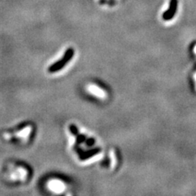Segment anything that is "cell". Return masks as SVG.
Wrapping results in <instances>:
<instances>
[{
	"label": "cell",
	"instance_id": "6da1fadb",
	"mask_svg": "<svg viewBox=\"0 0 196 196\" xmlns=\"http://www.w3.org/2000/svg\"><path fill=\"white\" fill-rule=\"evenodd\" d=\"M74 49L73 48H69L66 52V53L63 56V57L61 58V60L58 61L57 62H56L55 64H53L52 66L49 67L48 71L50 73H54V72H56L61 69L63 68L66 65L69 61H70V59L73 57L74 56Z\"/></svg>",
	"mask_w": 196,
	"mask_h": 196
},
{
	"label": "cell",
	"instance_id": "5b68a950",
	"mask_svg": "<svg viewBox=\"0 0 196 196\" xmlns=\"http://www.w3.org/2000/svg\"><path fill=\"white\" fill-rule=\"evenodd\" d=\"M52 187L56 191H62V189L64 188V186L62 184H59L58 182H56V183H52Z\"/></svg>",
	"mask_w": 196,
	"mask_h": 196
},
{
	"label": "cell",
	"instance_id": "3957f363",
	"mask_svg": "<svg viewBox=\"0 0 196 196\" xmlns=\"http://www.w3.org/2000/svg\"><path fill=\"white\" fill-rule=\"evenodd\" d=\"M89 89L90 91H92L93 93H95V94L99 96V97H104L105 96V93L101 88H99V87H97L96 86H90Z\"/></svg>",
	"mask_w": 196,
	"mask_h": 196
},
{
	"label": "cell",
	"instance_id": "277c9868",
	"mask_svg": "<svg viewBox=\"0 0 196 196\" xmlns=\"http://www.w3.org/2000/svg\"><path fill=\"white\" fill-rule=\"evenodd\" d=\"M31 127H27L26 128H24L23 130H21L20 133H18L17 136L18 137H26L29 135V133H30Z\"/></svg>",
	"mask_w": 196,
	"mask_h": 196
},
{
	"label": "cell",
	"instance_id": "7a4b0ae2",
	"mask_svg": "<svg viewBox=\"0 0 196 196\" xmlns=\"http://www.w3.org/2000/svg\"><path fill=\"white\" fill-rule=\"evenodd\" d=\"M97 152H99L98 149L91 150V151H87V152H80V159H85L89 158V157H92V155H96Z\"/></svg>",
	"mask_w": 196,
	"mask_h": 196
}]
</instances>
